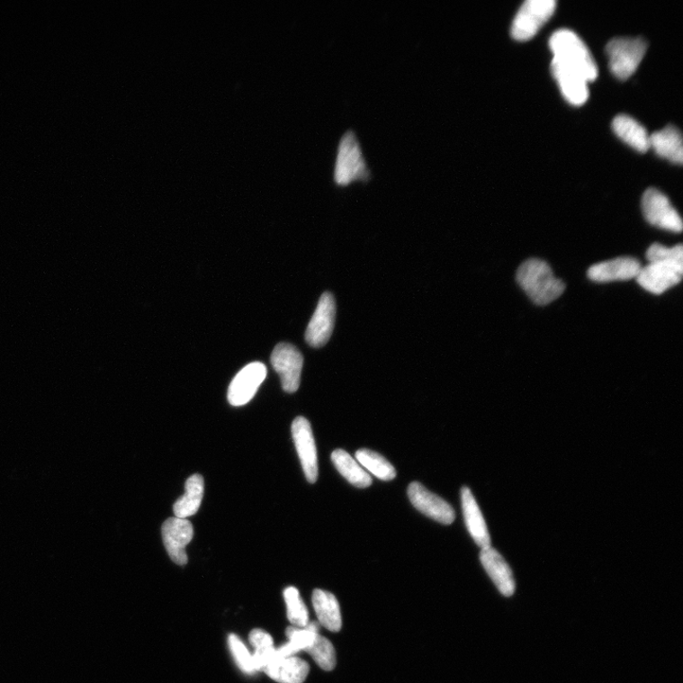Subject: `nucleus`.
I'll use <instances>...</instances> for the list:
<instances>
[{
    "label": "nucleus",
    "instance_id": "18",
    "mask_svg": "<svg viewBox=\"0 0 683 683\" xmlns=\"http://www.w3.org/2000/svg\"><path fill=\"white\" fill-rule=\"evenodd\" d=\"M264 672L279 683H303L310 667L299 657L278 658L274 655Z\"/></svg>",
    "mask_w": 683,
    "mask_h": 683
},
{
    "label": "nucleus",
    "instance_id": "24",
    "mask_svg": "<svg viewBox=\"0 0 683 683\" xmlns=\"http://www.w3.org/2000/svg\"><path fill=\"white\" fill-rule=\"evenodd\" d=\"M356 459L362 466L381 481H390L397 476L396 470L392 464L379 453L367 449H360L356 452Z\"/></svg>",
    "mask_w": 683,
    "mask_h": 683
},
{
    "label": "nucleus",
    "instance_id": "11",
    "mask_svg": "<svg viewBox=\"0 0 683 683\" xmlns=\"http://www.w3.org/2000/svg\"><path fill=\"white\" fill-rule=\"evenodd\" d=\"M266 376L267 367L265 364L254 362L245 366L234 378L228 391L230 405L242 407L248 404Z\"/></svg>",
    "mask_w": 683,
    "mask_h": 683
},
{
    "label": "nucleus",
    "instance_id": "25",
    "mask_svg": "<svg viewBox=\"0 0 683 683\" xmlns=\"http://www.w3.org/2000/svg\"><path fill=\"white\" fill-rule=\"evenodd\" d=\"M249 640L255 650L252 655L255 670L256 672H264L275 653L274 641L271 635L262 629H254Z\"/></svg>",
    "mask_w": 683,
    "mask_h": 683
},
{
    "label": "nucleus",
    "instance_id": "9",
    "mask_svg": "<svg viewBox=\"0 0 683 683\" xmlns=\"http://www.w3.org/2000/svg\"><path fill=\"white\" fill-rule=\"evenodd\" d=\"M336 314L334 295L330 292L323 293L306 330L305 338L310 346L319 348L328 342L334 331Z\"/></svg>",
    "mask_w": 683,
    "mask_h": 683
},
{
    "label": "nucleus",
    "instance_id": "16",
    "mask_svg": "<svg viewBox=\"0 0 683 683\" xmlns=\"http://www.w3.org/2000/svg\"><path fill=\"white\" fill-rule=\"evenodd\" d=\"M481 562L486 572L499 590L506 598H510L515 593L516 582L509 565L507 564L501 554L492 547L482 549Z\"/></svg>",
    "mask_w": 683,
    "mask_h": 683
},
{
    "label": "nucleus",
    "instance_id": "23",
    "mask_svg": "<svg viewBox=\"0 0 683 683\" xmlns=\"http://www.w3.org/2000/svg\"><path fill=\"white\" fill-rule=\"evenodd\" d=\"M331 461L350 484L358 488H367L373 484L371 476L347 452L342 449L336 450L331 454Z\"/></svg>",
    "mask_w": 683,
    "mask_h": 683
},
{
    "label": "nucleus",
    "instance_id": "13",
    "mask_svg": "<svg viewBox=\"0 0 683 683\" xmlns=\"http://www.w3.org/2000/svg\"><path fill=\"white\" fill-rule=\"evenodd\" d=\"M162 535L172 562L184 566L188 562L185 549L194 535L191 522L176 517L168 518L163 524Z\"/></svg>",
    "mask_w": 683,
    "mask_h": 683
},
{
    "label": "nucleus",
    "instance_id": "4",
    "mask_svg": "<svg viewBox=\"0 0 683 683\" xmlns=\"http://www.w3.org/2000/svg\"><path fill=\"white\" fill-rule=\"evenodd\" d=\"M647 47V42L641 38H617L610 40L607 46V54L611 73L622 81L627 80L637 71Z\"/></svg>",
    "mask_w": 683,
    "mask_h": 683
},
{
    "label": "nucleus",
    "instance_id": "1",
    "mask_svg": "<svg viewBox=\"0 0 683 683\" xmlns=\"http://www.w3.org/2000/svg\"><path fill=\"white\" fill-rule=\"evenodd\" d=\"M517 282L536 305L546 306L565 292L562 280L556 278L544 260L531 258L525 261L517 273Z\"/></svg>",
    "mask_w": 683,
    "mask_h": 683
},
{
    "label": "nucleus",
    "instance_id": "19",
    "mask_svg": "<svg viewBox=\"0 0 683 683\" xmlns=\"http://www.w3.org/2000/svg\"><path fill=\"white\" fill-rule=\"evenodd\" d=\"M612 130L628 146L645 153L651 148L650 135L638 121L625 114H620L612 121Z\"/></svg>",
    "mask_w": 683,
    "mask_h": 683
},
{
    "label": "nucleus",
    "instance_id": "5",
    "mask_svg": "<svg viewBox=\"0 0 683 683\" xmlns=\"http://www.w3.org/2000/svg\"><path fill=\"white\" fill-rule=\"evenodd\" d=\"M556 9L555 0H527L517 12L512 24V37L518 41L533 39Z\"/></svg>",
    "mask_w": 683,
    "mask_h": 683
},
{
    "label": "nucleus",
    "instance_id": "26",
    "mask_svg": "<svg viewBox=\"0 0 683 683\" xmlns=\"http://www.w3.org/2000/svg\"><path fill=\"white\" fill-rule=\"evenodd\" d=\"M305 652L312 657L322 670L330 671L336 668L337 654L335 647L327 638L320 634L315 635Z\"/></svg>",
    "mask_w": 683,
    "mask_h": 683
},
{
    "label": "nucleus",
    "instance_id": "2",
    "mask_svg": "<svg viewBox=\"0 0 683 683\" xmlns=\"http://www.w3.org/2000/svg\"><path fill=\"white\" fill-rule=\"evenodd\" d=\"M553 59L581 74L589 82L598 76V68L585 42L567 29L553 32L549 42Z\"/></svg>",
    "mask_w": 683,
    "mask_h": 683
},
{
    "label": "nucleus",
    "instance_id": "7",
    "mask_svg": "<svg viewBox=\"0 0 683 683\" xmlns=\"http://www.w3.org/2000/svg\"><path fill=\"white\" fill-rule=\"evenodd\" d=\"M642 209L645 220L652 225L675 233L682 231L680 216L661 191L647 189L642 199Z\"/></svg>",
    "mask_w": 683,
    "mask_h": 683
},
{
    "label": "nucleus",
    "instance_id": "3",
    "mask_svg": "<svg viewBox=\"0 0 683 683\" xmlns=\"http://www.w3.org/2000/svg\"><path fill=\"white\" fill-rule=\"evenodd\" d=\"M371 171L367 166L360 143L353 130H347L338 146L335 180L338 185H346L354 181H367Z\"/></svg>",
    "mask_w": 683,
    "mask_h": 683
},
{
    "label": "nucleus",
    "instance_id": "21",
    "mask_svg": "<svg viewBox=\"0 0 683 683\" xmlns=\"http://www.w3.org/2000/svg\"><path fill=\"white\" fill-rule=\"evenodd\" d=\"M312 604L319 624L332 633H337L342 627V616L339 603L334 594L315 589Z\"/></svg>",
    "mask_w": 683,
    "mask_h": 683
},
{
    "label": "nucleus",
    "instance_id": "10",
    "mask_svg": "<svg viewBox=\"0 0 683 683\" xmlns=\"http://www.w3.org/2000/svg\"><path fill=\"white\" fill-rule=\"evenodd\" d=\"M292 440L307 481L314 483L319 478L318 450L309 420L297 417L292 425Z\"/></svg>",
    "mask_w": 683,
    "mask_h": 683
},
{
    "label": "nucleus",
    "instance_id": "27",
    "mask_svg": "<svg viewBox=\"0 0 683 683\" xmlns=\"http://www.w3.org/2000/svg\"><path fill=\"white\" fill-rule=\"evenodd\" d=\"M284 599L287 604L288 619L295 626L303 628L309 622V612L302 601L300 591L293 587L284 590Z\"/></svg>",
    "mask_w": 683,
    "mask_h": 683
},
{
    "label": "nucleus",
    "instance_id": "14",
    "mask_svg": "<svg viewBox=\"0 0 683 683\" xmlns=\"http://www.w3.org/2000/svg\"><path fill=\"white\" fill-rule=\"evenodd\" d=\"M641 268L642 265L636 258L623 256L592 265L588 271V276L592 282L598 283L625 282L636 278Z\"/></svg>",
    "mask_w": 683,
    "mask_h": 683
},
{
    "label": "nucleus",
    "instance_id": "28",
    "mask_svg": "<svg viewBox=\"0 0 683 683\" xmlns=\"http://www.w3.org/2000/svg\"><path fill=\"white\" fill-rule=\"evenodd\" d=\"M228 642H229L230 651L238 668L244 673L248 675L256 673L254 667L253 656L247 650V645H245L235 634H231L229 638H228Z\"/></svg>",
    "mask_w": 683,
    "mask_h": 683
},
{
    "label": "nucleus",
    "instance_id": "20",
    "mask_svg": "<svg viewBox=\"0 0 683 683\" xmlns=\"http://www.w3.org/2000/svg\"><path fill=\"white\" fill-rule=\"evenodd\" d=\"M651 148L656 154L673 164L682 165L683 146L679 130L674 126H668L653 133L651 137Z\"/></svg>",
    "mask_w": 683,
    "mask_h": 683
},
{
    "label": "nucleus",
    "instance_id": "6",
    "mask_svg": "<svg viewBox=\"0 0 683 683\" xmlns=\"http://www.w3.org/2000/svg\"><path fill=\"white\" fill-rule=\"evenodd\" d=\"M682 274L683 260H662L642 267L636 279L642 288L659 295L678 285Z\"/></svg>",
    "mask_w": 683,
    "mask_h": 683
},
{
    "label": "nucleus",
    "instance_id": "29",
    "mask_svg": "<svg viewBox=\"0 0 683 683\" xmlns=\"http://www.w3.org/2000/svg\"><path fill=\"white\" fill-rule=\"evenodd\" d=\"M647 260L650 262L662 260H683L682 245L668 248L659 243H654L646 252Z\"/></svg>",
    "mask_w": 683,
    "mask_h": 683
},
{
    "label": "nucleus",
    "instance_id": "8",
    "mask_svg": "<svg viewBox=\"0 0 683 683\" xmlns=\"http://www.w3.org/2000/svg\"><path fill=\"white\" fill-rule=\"evenodd\" d=\"M271 363L282 379L283 391L287 393L299 391L304 364L300 350L291 344L280 343L274 349Z\"/></svg>",
    "mask_w": 683,
    "mask_h": 683
},
{
    "label": "nucleus",
    "instance_id": "22",
    "mask_svg": "<svg viewBox=\"0 0 683 683\" xmlns=\"http://www.w3.org/2000/svg\"><path fill=\"white\" fill-rule=\"evenodd\" d=\"M204 493V481L201 475L191 476L185 483V494L173 506L175 517L186 519L200 509Z\"/></svg>",
    "mask_w": 683,
    "mask_h": 683
},
{
    "label": "nucleus",
    "instance_id": "17",
    "mask_svg": "<svg viewBox=\"0 0 683 683\" xmlns=\"http://www.w3.org/2000/svg\"><path fill=\"white\" fill-rule=\"evenodd\" d=\"M462 506L466 527L476 544L481 549L491 547V537H490L486 522L468 487L462 489Z\"/></svg>",
    "mask_w": 683,
    "mask_h": 683
},
{
    "label": "nucleus",
    "instance_id": "12",
    "mask_svg": "<svg viewBox=\"0 0 683 683\" xmlns=\"http://www.w3.org/2000/svg\"><path fill=\"white\" fill-rule=\"evenodd\" d=\"M409 498L418 511L445 525H450L455 518L453 507L445 499L428 491L419 482H412L408 490Z\"/></svg>",
    "mask_w": 683,
    "mask_h": 683
},
{
    "label": "nucleus",
    "instance_id": "15",
    "mask_svg": "<svg viewBox=\"0 0 683 683\" xmlns=\"http://www.w3.org/2000/svg\"><path fill=\"white\" fill-rule=\"evenodd\" d=\"M551 71L566 100L582 106L589 98V81L580 73L553 59Z\"/></svg>",
    "mask_w": 683,
    "mask_h": 683
}]
</instances>
